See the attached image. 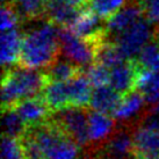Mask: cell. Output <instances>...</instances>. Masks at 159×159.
<instances>
[{"instance_id": "obj_1", "label": "cell", "mask_w": 159, "mask_h": 159, "mask_svg": "<svg viewBox=\"0 0 159 159\" xmlns=\"http://www.w3.org/2000/svg\"><path fill=\"white\" fill-rule=\"evenodd\" d=\"M59 52V29L47 21L23 35L19 65L33 70L47 69L57 59Z\"/></svg>"}, {"instance_id": "obj_2", "label": "cell", "mask_w": 159, "mask_h": 159, "mask_svg": "<svg viewBox=\"0 0 159 159\" xmlns=\"http://www.w3.org/2000/svg\"><path fill=\"white\" fill-rule=\"evenodd\" d=\"M47 78L44 72L20 65L19 67L7 69L1 85L2 111L13 109L23 100L37 97V94L43 92Z\"/></svg>"}, {"instance_id": "obj_3", "label": "cell", "mask_w": 159, "mask_h": 159, "mask_svg": "<svg viewBox=\"0 0 159 159\" xmlns=\"http://www.w3.org/2000/svg\"><path fill=\"white\" fill-rule=\"evenodd\" d=\"M27 136L40 150L43 159H77L79 146L63 133L49 117L45 122L29 127Z\"/></svg>"}, {"instance_id": "obj_4", "label": "cell", "mask_w": 159, "mask_h": 159, "mask_svg": "<svg viewBox=\"0 0 159 159\" xmlns=\"http://www.w3.org/2000/svg\"><path fill=\"white\" fill-rule=\"evenodd\" d=\"M89 113L84 107H66L53 111L50 120L79 148L89 144Z\"/></svg>"}, {"instance_id": "obj_5", "label": "cell", "mask_w": 159, "mask_h": 159, "mask_svg": "<svg viewBox=\"0 0 159 159\" xmlns=\"http://www.w3.org/2000/svg\"><path fill=\"white\" fill-rule=\"evenodd\" d=\"M59 44L61 52L64 55V57L81 69L85 66L89 67L95 63L99 44L75 35L69 28L59 29Z\"/></svg>"}, {"instance_id": "obj_6", "label": "cell", "mask_w": 159, "mask_h": 159, "mask_svg": "<svg viewBox=\"0 0 159 159\" xmlns=\"http://www.w3.org/2000/svg\"><path fill=\"white\" fill-rule=\"evenodd\" d=\"M152 25L153 23L149 19L142 18L129 29L117 36L111 43L116 44L124 58L134 59V57L138 56L142 49L155 37L156 29Z\"/></svg>"}, {"instance_id": "obj_7", "label": "cell", "mask_w": 159, "mask_h": 159, "mask_svg": "<svg viewBox=\"0 0 159 159\" xmlns=\"http://www.w3.org/2000/svg\"><path fill=\"white\" fill-rule=\"evenodd\" d=\"M144 14L145 13L142 1H131L125 4L119 12H116L106 21L107 41L114 42L117 36L139 21Z\"/></svg>"}, {"instance_id": "obj_8", "label": "cell", "mask_w": 159, "mask_h": 159, "mask_svg": "<svg viewBox=\"0 0 159 159\" xmlns=\"http://www.w3.org/2000/svg\"><path fill=\"white\" fill-rule=\"evenodd\" d=\"M69 29H71L75 35L95 44H101L102 42L107 41L106 23L103 25V19L93 13L89 7L81 11L75 25Z\"/></svg>"}, {"instance_id": "obj_9", "label": "cell", "mask_w": 159, "mask_h": 159, "mask_svg": "<svg viewBox=\"0 0 159 159\" xmlns=\"http://www.w3.org/2000/svg\"><path fill=\"white\" fill-rule=\"evenodd\" d=\"M141 70L136 59H125L124 62L111 69L109 86L122 95L136 89L137 79Z\"/></svg>"}, {"instance_id": "obj_10", "label": "cell", "mask_w": 159, "mask_h": 159, "mask_svg": "<svg viewBox=\"0 0 159 159\" xmlns=\"http://www.w3.org/2000/svg\"><path fill=\"white\" fill-rule=\"evenodd\" d=\"M134 159H159V130L138 127L133 131Z\"/></svg>"}, {"instance_id": "obj_11", "label": "cell", "mask_w": 159, "mask_h": 159, "mask_svg": "<svg viewBox=\"0 0 159 159\" xmlns=\"http://www.w3.org/2000/svg\"><path fill=\"white\" fill-rule=\"evenodd\" d=\"M13 109L20 115L28 128L45 122L52 113L42 95L26 99L18 103Z\"/></svg>"}, {"instance_id": "obj_12", "label": "cell", "mask_w": 159, "mask_h": 159, "mask_svg": "<svg viewBox=\"0 0 159 159\" xmlns=\"http://www.w3.org/2000/svg\"><path fill=\"white\" fill-rule=\"evenodd\" d=\"M83 9L71 6L64 0H48L44 16L49 22L61 28H71L79 18Z\"/></svg>"}, {"instance_id": "obj_13", "label": "cell", "mask_w": 159, "mask_h": 159, "mask_svg": "<svg viewBox=\"0 0 159 159\" xmlns=\"http://www.w3.org/2000/svg\"><path fill=\"white\" fill-rule=\"evenodd\" d=\"M105 159H134L133 134L130 130L120 129L105 143L102 149Z\"/></svg>"}, {"instance_id": "obj_14", "label": "cell", "mask_w": 159, "mask_h": 159, "mask_svg": "<svg viewBox=\"0 0 159 159\" xmlns=\"http://www.w3.org/2000/svg\"><path fill=\"white\" fill-rule=\"evenodd\" d=\"M115 121L111 115L89 111V144H102L106 143L115 133Z\"/></svg>"}, {"instance_id": "obj_15", "label": "cell", "mask_w": 159, "mask_h": 159, "mask_svg": "<svg viewBox=\"0 0 159 159\" xmlns=\"http://www.w3.org/2000/svg\"><path fill=\"white\" fill-rule=\"evenodd\" d=\"M122 97V94H120L109 85L94 87L89 101V107L93 111L113 115L117 109Z\"/></svg>"}, {"instance_id": "obj_16", "label": "cell", "mask_w": 159, "mask_h": 159, "mask_svg": "<svg viewBox=\"0 0 159 159\" xmlns=\"http://www.w3.org/2000/svg\"><path fill=\"white\" fill-rule=\"evenodd\" d=\"M23 35L19 29L5 31L1 34V64L5 69L19 64Z\"/></svg>"}, {"instance_id": "obj_17", "label": "cell", "mask_w": 159, "mask_h": 159, "mask_svg": "<svg viewBox=\"0 0 159 159\" xmlns=\"http://www.w3.org/2000/svg\"><path fill=\"white\" fill-rule=\"evenodd\" d=\"M145 103L144 95L138 89L130 91L122 97V100L113 114V117L119 122H129L130 120L135 119L137 115H139Z\"/></svg>"}, {"instance_id": "obj_18", "label": "cell", "mask_w": 159, "mask_h": 159, "mask_svg": "<svg viewBox=\"0 0 159 159\" xmlns=\"http://www.w3.org/2000/svg\"><path fill=\"white\" fill-rule=\"evenodd\" d=\"M42 97L44 98L47 105L52 113L61 111L63 108H66V107H71L69 81L47 83L42 92Z\"/></svg>"}, {"instance_id": "obj_19", "label": "cell", "mask_w": 159, "mask_h": 159, "mask_svg": "<svg viewBox=\"0 0 159 159\" xmlns=\"http://www.w3.org/2000/svg\"><path fill=\"white\" fill-rule=\"evenodd\" d=\"M69 89H70L71 107L89 106L93 93V85L89 81L86 72L83 71L73 79L69 80Z\"/></svg>"}, {"instance_id": "obj_20", "label": "cell", "mask_w": 159, "mask_h": 159, "mask_svg": "<svg viewBox=\"0 0 159 159\" xmlns=\"http://www.w3.org/2000/svg\"><path fill=\"white\" fill-rule=\"evenodd\" d=\"M83 71L84 69L75 65V63H72L69 59L57 58L50 66L45 69L44 75L47 78V83H52V81L63 83L73 79Z\"/></svg>"}, {"instance_id": "obj_21", "label": "cell", "mask_w": 159, "mask_h": 159, "mask_svg": "<svg viewBox=\"0 0 159 159\" xmlns=\"http://www.w3.org/2000/svg\"><path fill=\"white\" fill-rule=\"evenodd\" d=\"M47 1L48 0H13L11 4L21 19L34 20L44 16Z\"/></svg>"}, {"instance_id": "obj_22", "label": "cell", "mask_w": 159, "mask_h": 159, "mask_svg": "<svg viewBox=\"0 0 159 159\" xmlns=\"http://www.w3.org/2000/svg\"><path fill=\"white\" fill-rule=\"evenodd\" d=\"M2 129L4 136L21 138L27 133L28 125L14 109L2 111Z\"/></svg>"}, {"instance_id": "obj_23", "label": "cell", "mask_w": 159, "mask_h": 159, "mask_svg": "<svg viewBox=\"0 0 159 159\" xmlns=\"http://www.w3.org/2000/svg\"><path fill=\"white\" fill-rule=\"evenodd\" d=\"M125 1L127 0H89L87 7L98 16L107 21L123 7Z\"/></svg>"}, {"instance_id": "obj_24", "label": "cell", "mask_w": 159, "mask_h": 159, "mask_svg": "<svg viewBox=\"0 0 159 159\" xmlns=\"http://www.w3.org/2000/svg\"><path fill=\"white\" fill-rule=\"evenodd\" d=\"M1 159H26L21 138L4 136L1 145Z\"/></svg>"}, {"instance_id": "obj_25", "label": "cell", "mask_w": 159, "mask_h": 159, "mask_svg": "<svg viewBox=\"0 0 159 159\" xmlns=\"http://www.w3.org/2000/svg\"><path fill=\"white\" fill-rule=\"evenodd\" d=\"M86 75L89 77V81L92 83L93 87H99V86L109 85L111 70L107 66H105V65L100 64V63L95 62L89 67H87Z\"/></svg>"}, {"instance_id": "obj_26", "label": "cell", "mask_w": 159, "mask_h": 159, "mask_svg": "<svg viewBox=\"0 0 159 159\" xmlns=\"http://www.w3.org/2000/svg\"><path fill=\"white\" fill-rule=\"evenodd\" d=\"M20 15L14 8L12 4H4L1 8V23H0V29L1 33L5 31L19 29V23H20Z\"/></svg>"}, {"instance_id": "obj_27", "label": "cell", "mask_w": 159, "mask_h": 159, "mask_svg": "<svg viewBox=\"0 0 159 159\" xmlns=\"http://www.w3.org/2000/svg\"><path fill=\"white\" fill-rule=\"evenodd\" d=\"M146 19L159 26V0H142Z\"/></svg>"}, {"instance_id": "obj_28", "label": "cell", "mask_w": 159, "mask_h": 159, "mask_svg": "<svg viewBox=\"0 0 159 159\" xmlns=\"http://www.w3.org/2000/svg\"><path fill=\"white\" fill-rule=\"evenodd\" d=\"M65 2L70 4L71 6H75L77 8H86L89 6V0H64Z\"/></svg>"}, {"instance_id": "obj_29", "label": "cell", "mask_w": 159, "mask_h": 159, "mask_svg": "<svg viewBox=\"0 0 159 159\" xmlns=\"http://www.w3.org/2000/svg\"><path fill=\"white\" fill-rule=\"evenodd\" d=\"M2 1H4V4H11L13 0H2Z\"/></svg>"}, {"instance_id": "obj_30", "label": "cell", "mask_w": 159, "mask_h": 159, "mask_svg": "<svg viewBox=\"0 0 159 159\" xmlns=\"http://www.w3.org/2000/svg\"><path fill=\"white\" fill-rule=\"evenodd\" d=\"M84 159H93V157H86V158H84Z\"/></svg>"}, {"instance_id": "obj_31", "label": "cell", "mask_w": 159, "mask_h": 159, "mask_svg": "<svg viewBox=\"0 0 159 159\" xmlns=\"http://www.w3.org/2000/svg\"><path fill=\"white\" fill-rule=\"evenodd\" d=\"M131 1H141V0H131Z\"/></svg>"}]
</instances>
